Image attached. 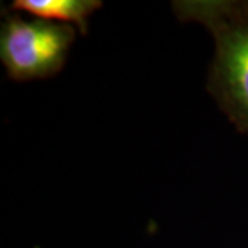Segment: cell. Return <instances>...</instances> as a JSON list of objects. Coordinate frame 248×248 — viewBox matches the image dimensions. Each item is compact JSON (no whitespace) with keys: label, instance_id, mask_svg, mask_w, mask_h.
<instances>
[{"label":"cell","instance_id":"1","mask_svg":"<svg viewBox=\"0 0 248 248\" xmlns=\"http://www.w3.org/2000/svg\"><path fill=\"white\" fill-rule=\"evenodd\" d=\"M179 21L197 22L213 36L207 90L240 130L248 133V9L225 0H178Z\"/></svg>","mask_w":248,"mask_h":248},{"label":"cell","instance_id":"2","mask_svg":"<svg viewBox=\"0 0 248 248\" xmlns=\"http://www.w3.org/2000/svg\"><path fill=\"white\" fill-rule=\"evenodd\" d=\"M0 60L14 81L48 79L65 66L76 37L72 25L46 19H24L3 13Z\"/></svg>","mask_w":248,"mask_h":248},{"label":"cell","instance_id":"3","mask_svg":"<svg viewBox=\"0 0 248 248\" xmlns=\"http://www.w3.org/2000/svg\"><path fill=\"white\" fill-rule=\"evenodd\" d=\"M101 0H14L10 6L11 11H24L29 16L60 21L66 25L73 24L83 36L89 33V18L102 9Z\"/></svg>","mask_w":248,"mask_h":248}]
</instances>
